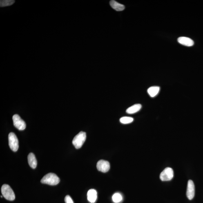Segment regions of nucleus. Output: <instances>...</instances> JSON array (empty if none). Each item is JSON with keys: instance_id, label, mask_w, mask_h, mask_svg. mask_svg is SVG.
<instances>
[{"instance_id": "f257e3e1", "label": "nucleus", "mask_w": 203, "mask_h": 203, "mask_svg": "<svg viewBox=\"0 0 203 203\" xmlns=\"http://www.w3.org/2000/svg\"><path fill=\"white\" fill-rule=\"evenodd\" d=\"M60 182L59 177L55 173H49L43 177L41 179V183L50 185V186H55Z\"/></svg>"}, {"instance_id": "f03ea898", "label": "nucleus", "mask_w": 203, "mask_h": 203, "mask_svg": "<svg viewBox=\"0 0 203 203\" xmlns=\"http://www.w3.org/2000/svg\"><path fill=\"white\" fill-rule=\"evenodd\" d=\"M86 139V134L85 132L81 131L74 137L72 144L77 149L81 148Z\"/></svg>"}, {"instance_id": "7ed1b4c3", "label": "nucleus", "mask_w": 203, "mask_h": 203, "mask_svg": "<svg viewBox=\"0 0 203 203\" xmlns=\"http://www.w3.org/2000/svg\"><path fill=\"white\" fill-rule=\"evenodd\" d=\"M1 193L3 197L7 200L13 201L15 199L14 192L8 185H3L1 187Z\"/></svg>"}, {"instance_id": "20e7f679", "label": "nucleus", "mask_w": 203, "mask_h": 203, "mask_svg": "<svg viewBox=\"0 0 203 203\" xmlns=\"http://www.w3.org/2000/svg\"><path fill=\"white\" fill-rule=\"evenodd\" d=\"M9 146L12 151L16 152L19 149V141L15 134L10 133L8 135Z\"/></svg>"}, {"instance_id": "39448f33", "label": "nucleus", "mask_w": 203, "mask_h": 203, "mask_svg": "<svg viewBox=\"0 0 203 203\" xmlns=\"http://www.w3.org/2000/svg\"><path fill=\"white\" fill-rule=\"evenodd\" d=\"M174 176L173 170L170 168H167L160 174V179L162 181L172 180Z\"/></svg>"}, {"instance_id": "423d86ee", "label": "nucleus", "mask_w": 203, "mask_h": 203, "mask_svg": "<svg viewBox=\"0 0 203 203\" xmlns=\"http://www.w3.org/2000/svg\"><path fill=\"white\" fill-rule=\"evenodd\" d=\"M13 124L14 126L17 129L22 130L26 127V125L24 120H23L18 115H15L12 117Z\"/></svg>"}, {"instance_id": "0eeeda50", "label": "nucleus", "mask_w": 203, "mask_h": 203, "mask_svg": "<svg viewBox=\"0 0 203 203\" xmlns=\"http://www.w3.org/2000/svg\"><path fill=\"white\" fill-rule=\"evenodd\" d=\"M97 168L99 171L106 173L110 169V164L108 161L104 160H100L98 161Z\"/></svg>"}, {"instance_id": "6e6552de", "label": "nucleus", "mask_w": 203, "mask_h": 203, "mask_svg": "<svg viewBox=\"0 0 203 203\" xmlns=\"http://www.w3.org/2000/svg\"><path fill=\"white\" fill-rule=\"evenodd\" d=\"M186 195V196L189 200H191L195 196V185L193 181L191 180H189L188 181Z\"/></svg>"}, {"instance_id": "1a4fd4ad", "label": "nucleus", "mask_w": 203, "mask_h": 203, "mask_svg": "<svg viewBox=\"0 0 203 203\" xmlns=\"http://www.w3.org/2000/svg\"><path fill=\"white\" fill-rule=\"evenodd\" d=\"M177 41L180 44L188 47L193 46L194 44L193 40L187 37H179L177 39Z\"/></svg>"}, {"instance_id": "9d476101", "label": "nucleus", "mask_w": 203, "mask_h": 203, "mask_svg": "<svg viewBox=\"0 0 203 203\" xmlns=\"http://www.w3.org/2000/svg\"><path fill=\"white\" fill-rule=\"evenodd\" d=\"M97 198V191L94 189H90L87 193V199L89 202L94 203L96 202Z\"/></svg>"}, {"instance_id": "9b49d317", "label": "nucleus", "mask_w": 203, "mask_h": 203, "mask_svg": "<svg viewBox=\"0 0 203 203\" xmlns=\"http://www.w3.org/2000/svg\"><path fill=\"white\" fill-rule=\"evenodd\" d=\"M28 163L29 165L32 168H35L37 167V163L35 155L32 153H30L28 156Z\"/></svg>"}, {"instance_id": "f8f14e48", "label": "nucleus", "mask_w": 203, "mask_h": 203, "mask_svg": "<svg viewBox=\"0 0 203 203\" xmlns=\"http://www.w3.org/2000/svg\"><path fill=\"white\" fill-rule=\"evenodd\" d=\"M110 3L112 8L115 9L117 11H121L124 10L125 8L124 5L120 4L113 0L110 1Z\"/></svg>"}, {"instance_id": "ddd939ff", "label": "nucleus", "mask_w": 203, "mask_h": 203, "mask_svg": "<svg viewBox=\"0 0 203 203\" xmlns=\"http://www.w3.org/2000/svg\"><path fill=\"white\" fill-rule=\"evenodd\" d=\"M141 104H136L128 108L126 110V112L129 114L135 113L138 112L141 109Z\"/></svg>"}, {"instance_id": "4468645a", "label": "nucleus", "mask_w": 203, "mask_h": 203, "mask_svg": "<svg viewBox=\"0 0 203 203\" xmlns=\"http://www.w3.org/2000/svg\"><path fill=\"white\" fill-rule=\"evenodd\" d=\"M160 90V88L158 86H152L150 87L148 90L149 95L150 97H153L158 93Z\"/></svg>"}, {"instance_id": "2eb2a0df", "label": "nucleus", "mask_w": 203, "mask_h": 203, "mask_svg": "<svg viewBox=\"0 0 203 203\" xmlns=\"http://www.w3.org/2000/svg\"><path fill=\"white\" fill-rule=\"evenodd\" d=\"M15 1L13 0H1L0 1V6L1 7H5L11 6L14 4Z\"/></svg>"}, {"instance_id": "dca6fc26", "label": "nucleus", "mask_w": 203, "mask_h": 203, "mask_svg": "<svg viewBox=\"0 0 203 203\" xmlns=\"http://www.w3.org/2000/svg\"><path fill=\"white\" fill-rule=\"evenodd\" d=\"M122 196L120 193H116L114 194L112 196V199L113 202L115 203H119L122 200Z\"/></svg>"}, {"instance_id": "f3484780", "label": "nucleus", "mask_w": 203, "mask_h": 203, "mask_svg": "<svg viewBox=\"0 0 203 203\" xmlns=\"http://www.w3.org/2000/svg\"><path fill=\"white\" fill-rule=\"evenodd\" d=\"M134 120L133 118L129 117H124L120 119V121L123 124H126L131 123Z\"/></svg>"}, {"instance_id": "a211bd4d", "label": "nucleus", "mask_w": 203, "mask_h": 203, "mask_svg": "<svg viewBox=\"0 0 203 203\" xmlns=\"http://www.w3.org/2000/svg\"><path fill=\"white\" fill-rule=\"evenodd\" d=\"M64 201L66 203H74L73 200L70 196L67 195L65 197Z\"/></svg>"}, {"instance_id": "6ab92c4d", "label": "nucleus", "mask_w": 203, "mask_h": 203, "mask_svg": "<svg viewBox=\"0 0 203 203\" xmlns=\"http://www.w3.org/2000/svg\"><path fill=\"white\" fill-rule=\"evenodd\" d=\"M1 197H2H2H2V196H1Z\"/></svg>"}]
</instances>
